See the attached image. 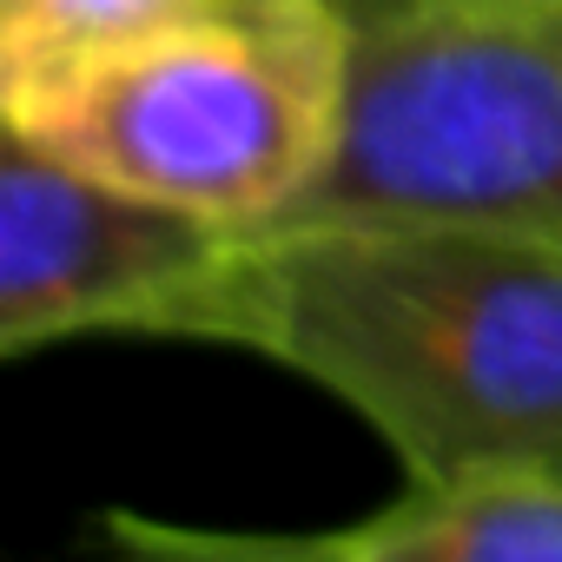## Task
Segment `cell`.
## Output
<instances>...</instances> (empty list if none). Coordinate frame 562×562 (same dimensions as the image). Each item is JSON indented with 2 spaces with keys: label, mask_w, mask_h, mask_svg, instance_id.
<instances>
[{
  "label": "cell",
  "mask_w": 562,
  "mask_h": 562,
  "mask_svg": "<svg viewBox=\"0 0 562 562\" xmlns=\"http://www.w3.org/2000/svg\"><path fill=\"white\" fill-rule=\"evenodd\" d=\"M179 338L331 391L411 483L562 470V245L463 218L265 225Z\"/></svg>",
  "instance_id": "obj_1"
},
{
  "label": "cell",
  "mask_w": 562,
  "mask_h": 562,
  "mask_svg": "<svg viewBox=\"0 0 562 562\" xmlns=\"http://www.w3.org/2000/svg\"><path fill=\"white\" fill-rule=\"evenodd\" d=\"M351 67L338 0H186L0 133L218 232H265L325 179Z\"/></svg>",
  "instance_id": "obj_2"
},
{
  "label": "cell",
  "mask_w": 562,
  "mask_h": 562,
  "mask_svg": "<svg viewBox=\"0 0 562 562\" xmlns=\"http://www.w3.org/2000/svg\"><path fill=\"white\" fill-rule=\"evenodd\" d=\"M292 218H463L562 245V0H457L358 34L345 139Z\"/></svg>",
  "instance_id": "obj_3"
},
{
  "label": "cell",
  "mask_w": 562,
  "mask_h": 562,
  "mask_svg": "<svg viewBox=\"0 0 562 562\" xmlns=\"http://www.w3.org/2000/svg\"><path fill=\"white\" fill-rule=\"evenodd\" d=\"M232 238L238 232L120 192L8 133L0 146V351L27 358L93 331L179 338Z\"/></svg>",
  "instance_id": "obj_4"
},
{
  "label": "cell",
  "mask_w": 562,
  "mask_h": 562,
  "mask_svg": "<svg viewBox=\"0 0 562 562\" xmlns=\"http://www.w3.org/2000/svg\"><path fill=\"white\" fill-rule=\"evenodd\" d=\"M106 529L133 562H562V470L411 483L391 509L318 536L192 529L133 509H113Z\"/></svg>",
  "instance_id": "obj_5"
},
{
  "label": "cell",
  "mask_w": 562,
  "mask_h": 562,
  "mask_svg": "<svg viewBox=\"0 0 562 562\" xmlns=\"http://www.w3.org/2000/svg\"><path fill=\"white\" fill-rule=\"evenodd\" d=\"M186 0H0V120L34 113L54 87L172 21Z\"/></svg>",
  "instance_id": "obj_6"
},
{
  "label": "cell",
  "mask_w": 562,
  "mask_h": 562,
  "mask_svg": "<svg viewBox=\"0 0 562 562\" xmlns=\"http://www.w3.org/2000/svg\"><path fill=\"white\" fill-rule=\"evenodd\" d=\"M338 8H345V21H351L358 34H371V27H391V21H411V14L457 8V0H338Z\"/></svg>",
  "instance_id": "obj_7"
}]
</instances>
